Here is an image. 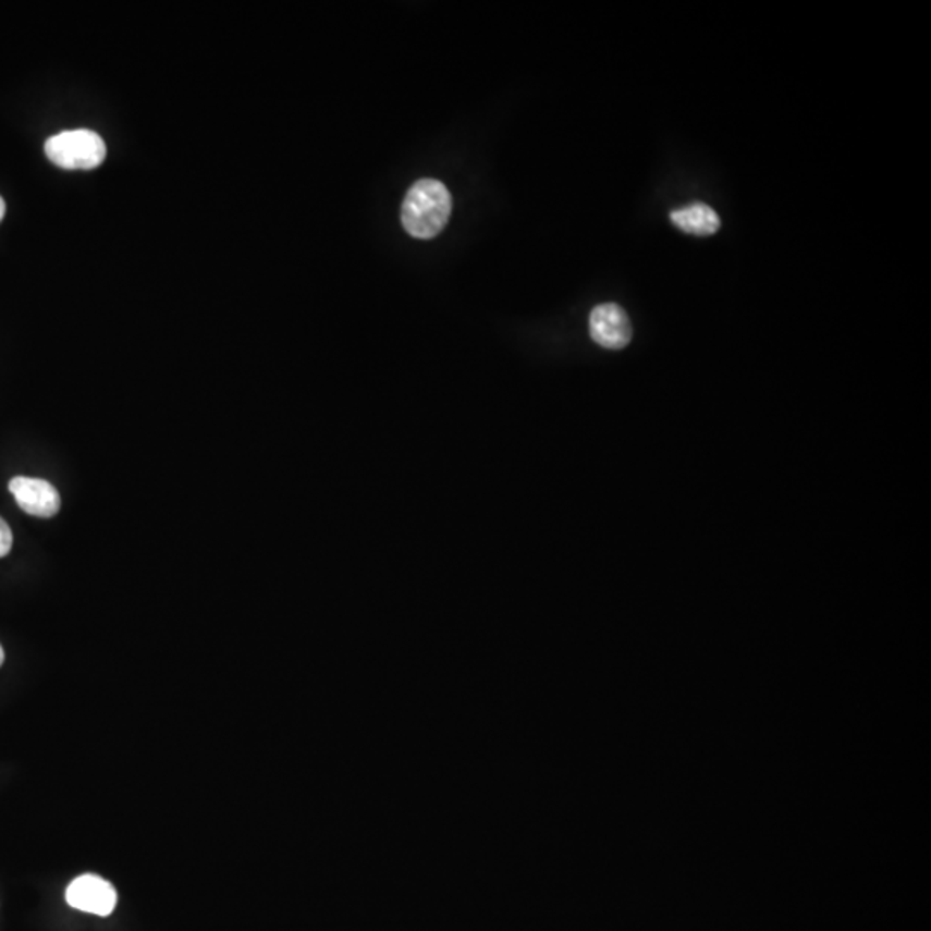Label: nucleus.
I'll list each match as a JSON object with an SVG mask.
<instances>
[{
  "mask_svg": "<svg viewBox=\"0 0 931 931\" xmlns=\"http://www.w3.org/2000/svg\"><path fill=\"white\" fill-rule=\"evenodd\" d=\"M451 211L448 186L437 180H419L411 186L402 203V224L409 235L430 241L445 228Z\"/></svg>",
  "mask_w": 931,
  "mask_h": 931,
  "instance_id": "1",
  "label": "nucleus"
},
{
  "mask_svg": "<svg viewBox=\"0 0 931 931\" xmlns=\"http://www.w3.org/2000/svg\"><path fill=\"white\" fill-rule=\"evenodd\" d=\"M50 162L62 170H96L108 156V147L100 135L91 130L61 132L46 142Z\"/></svg>",
  "mask_w": 931,
  "mask_h": 931,
  "instance_id": "2",
  "label": "nucleus"
},
{
  "mask_svg": "<svg viewBox=\"0 0 931 931\" xmlns=\"http://www.w3.org/2000/svg\"><path fill=\"white\" fill-rule=\"evenodd\" d=\"M590 336L600 347L609 351H621L629 344L634 330L628 315L617 304L608 303L593 307L588 319Z\"/></svg>",
  "mask_w": 931,
  "mask_h": 931,
  "instance_id": "3",
  "label": "nucleus"
},
{
  "mask_svg": "<svg viewBox=\"0 0 931 931\" xmlns=\"http://www.w3.org/2000/svg\"><path fill=\"white\" fill-rule=\"evenodd\" d=\"M66 901L71 907L83 912L109 916L117 907L118 894L114 886L102 878L85 874L68 886Z\"/></svg>",
  "mask_w": 931,
  "mask_h": 931,
  "instance_id": "4",
  "label": "nucleus"
},
{
  "mask_svg": "<svg viewBox=\"0 0 931 931\" xmlns=\"http://www.w3.org/2000/svg\"><path fill=\"white\" fill-rule=\"evenodd\" d=\"M9 490L16 499L17 505L25 513L37 517H52L61 510V497L54 485L38 478L16 476L9 483Z\"/></svg>",
  "mask_w": 931,
  "mask_h": 931,
  "instance_id": "5",
  "label": "nucleus"
},
{
  "mask_svg": "<svg viewBox=\"0 0 931 931\" xmlns=\"http://www.w3.org/2000/svg\"><path fill=\"white\" fill-rule=\"evenodd\" d=\"M671 221L682 232L697 236L714 235L721 228L718 212L703 203H694L678 209V211L671 212Z\"/></svg>",
  "mask_w": 931,
  "mask_h": 931,
  "instance_id": "6",
  "label": "nucleus"
},
{
  "mask_svg": "<svg viewBox=\"0 0 931 931\" xmlns=\"http://www.w3.org/2000/svg\"><path fill=\"white\" fill-rule=\"evenodd\" d=\"M11 547H13V534L8 523L0 517V558H5L11 552Z\"/></svg>",
  "mask_w": 931,
  "mask_h": 931,
  "instance_id": "7",
  "label": "nucleus"
},
{
  "mask_svg": "<svg viewBox=\"0 0 931 931\" xmlns=\"http://www.w3.org/2000/svg\"><path fill=\"white\" fill-rule=\"evenodd\" d=\"M4 216H5V203H4V199H2V197H0V221L4 220Z\"/></svg>",
  "mask_w": 931,
  "mask_h": 931,
  "instance_id": "8",
  "label": "nucleus"
},
{
  "mask_svg": "<svg viewBox=\"0 0 931 931\" xmlns=\"http://www.w3.org/2000/svg\"><path fill=\"white\" fill-rule=\"evenodd\" d=\"M2 662H4V649L0 646V666H2Z\"/></svg>",
  "mask_w": 931,
  "mask_h": 931,
  "instance_id": "9",
  "label": "nucleus"
}]
</instances>
